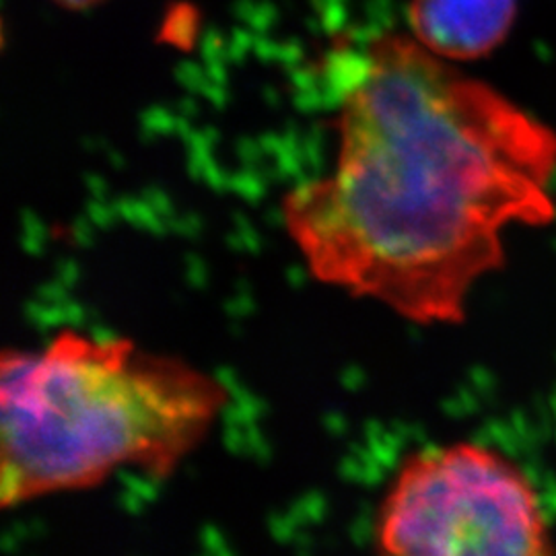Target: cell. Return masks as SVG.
<instances>
[{"label": "cell", "mask_w": 556, "mask_h": 556, "mask_svg": "<svg viewBox=\"0 0 556 556\" xmlns=\"http://www.w3.org/2000/svg\"><path fill=\"white\" fill-rule=\"evenodd\" d=\"M330 176L285 194L312 277L418 326L466 319L511 227L556 219V130L415 38L371 41L337 116Z\"/></svg>", "instance_id": "6da1fadb"}, {"label": "cell", "mask_w": 556, "mask_h": 556, "mask_svg": "<svg viewBox=\"0 0 556 556\" xmlns=\"http://www.w3.org/2000/svg\"><path fill=\"white\" fill-rule=\"evenodd\" d=\"M229 390L128 338L60 330L0 357V505L98 486L118 468L172 477L219 418Z\"/></svg>", "instance_id": "7a4b0ae2"}, {"label": "cell", "mask_w": 556, "mask_h": 556, "mask_svg": "<svg viewBox=\"0 0 556 556\" xmlns=\"http://www.w3.org/2000/svg\"><path fill=\"white\" fill-rule=\"evenodd\" d=\"M378 546L400 556L556 553L532 477L475 441L427 447L400 464L379 507Z\"/></svg>", "instance_id": "3957f363"}, {"label": "cell", "mask_w": 556, "mask_h": 556, "mask_svg": "<svg viewBox=\"0 0 556 556\" xmlns=\"http://www.w3.org/2000/svg\"><path fill=\"white\" fill-rule=\"evenodd\" d=\"M516 0H410L413 38L445 60L489 54L507 36Z\"/></svg>", "instance_id": "277c9868"}, {"label": "cell", "mask_w": 556, "mask_h": 556, "mask_svg": "<svg viewBox=\"0 0 556 556\" xmlns=\"http://www.w3.org/2000/svg\"><path fill=\"white\" fill-rule=\"evenodd\" d=\"M60 7L64 9H71V11H80V9H89V7H96L103 0H54Z\"/></svg>", "instance_id": "5b68a950"}]
</instances>
